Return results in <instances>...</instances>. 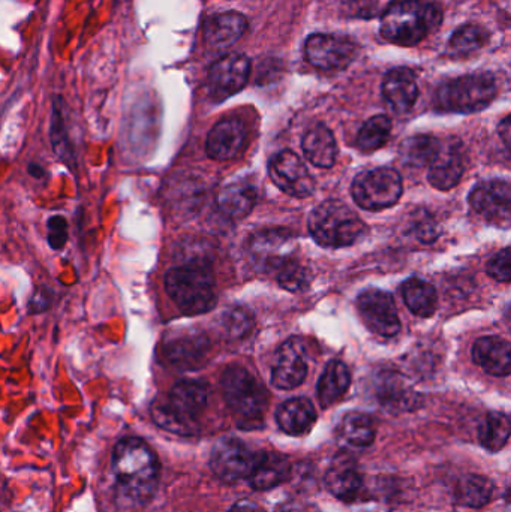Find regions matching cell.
<instances>
[{
	"label": "cell",
	"mask_w": 511,
	"mask_h": 512,
	"mask_svg": "<svg viewBox=\"0 0 511 512\" xmlns=\"http://www.w3.org/2000/svg\"><path fill=\"white\" fill-rule=\"evenodd\" d=\"M116 484L114 504L122 512L146 508L158 489L159 460L146 441L135 436L120 439L111 454Z\"/></svg>",
	"instance_id": "6da1fadb"
},
{
	"label": "cell",
	"mask_w": 511,
	"mask_h": 512,
	"mask_svg": "<svg viewBox=\"0 0 511 512\" xmlns=\"http://www.w3.org/2000/svg\"><path fill=\"white\" fill-rule=\"evenodd\" d=\"M443 20L432 0H393L381 17V35L393 44L413 47L434 32Z\"/></svg>",
	"instance_id": "7a4b0ae2"
},
{
	"label": "cell",
	"mask_w": 511,
	"mask_h": 512,
	"mask_svg": "<svg viewBox=\"0 0 511 512\" xmlns=\"http://www.w3.org/2000/svg\"><path fill=\"white\" fill-rule=\"evenodd\" d=\"M165 289L186 316L209 312L216 304L215 277L206 264L180 265L165 274Z\"/></svg>",
	"instance_id": "3957f363"
},
{
	"label": "cell",
	"mask_w": 511,
	"mask_h": 512,
	"mask_svg": "<svg viewBox=\"0 0 511 512\" xmlns=\"http://www.w3.org/2000/svg\"><path fill=\"white\" fill-rule=\"evenodd\" d=\"M309 233L324 248L356 245L368 234V227L354 210L338 200L320 204L309 216Z\"/></svg>",
	"instance_id": "277c9868"
},
{
	"label": "cell",
	"mask_w": 511,
	"mask_h": 512,
	"mask_svg": "<svg viewBox=\"0 0 511 512\" xmlns=\"http://www.w3.org/2000/svg\"><path fill=\"white\" fill-rule=\"evenodd\" d=\"M222 393L231 411L246 429L258 427L267 406V391L245 367L231 366L221 379Z\"/></svg>",
	"instance_id": "5b68a950"
},
{
	"label": "cell",
	"mask_w": 511,
	"mask_h": 512,
	"mask_svg": "<svg viewBox=\"0 0 511 512\" xmlns=\"http://www.w3.org/2000/svg\"><path fill=\"white\" fill-rule=\"evenodd\" d=\"M497 96V81L489 74L465 75L443 84L435 105L444 113L471 114L485 110Z\"/></svg>",
	"instance_id": "8992f818"
},
{
	"label": "cell",
	"mask_w": 511,
	"mask_h": 512,
	"mask_svg": "<svg viewBox=\"0 0 511 512\" xmlns=\"http://www.w3.org/2000/svg\"><path fill=\"white\" fill-rule=\"evenodd\" d=\"M401 174L392 168L363 171L354 179L351 194L357 206L365 210H383L395 206L402 197Z\"/></svg>",
	"instance_id": "52a82bcc"
},
{
	"label": "cell",
	"mask_w": 511,
	"mask_h": 512,
	"mask_svg": "<svg viewBox=\"0 0 511 512\" xmlns=\"http://www.w3.org/2000/svg\"><path fill=\"white\" fill-rule=\"evenodd\" d=\"M257 457L240 439H219L210 454V468L219 480L236 483L249 477Z\"/></svg>",
	"instance_id": "ba28073f"
},
{
	"label": "cell",
	"mask_w": 511,
	"mask_h": 512,
	"mask_svg": "<svg viewBox=\"0 0 511 512\" xmlns=\"http://www.w3.org/2000/svg\"><path fill=\"white\" fill-rule=\"evenodd\" d=\"M357 309L369 330L384 337H393L401 331V319L398 316L392 295L380 289H368L357 298Z\"/></svg>",
	"instance_id": "9c48e42d"
},
{
	"label": "cell",
	"mask_w": 511,
	"mask_h": 512,
	"mask_svg": "<svg viewBox=\"0 0 511 512\" xmlns=\"http://www.w3.org/2000/svg\"><path fill=\"white\" fill-rule=\"evenodd\" d=\"M470 206L489 224L509 228L511 219V188L507 180H489L473 189Z\"/></svg>",
	"instance_id": "30bf717a"
},
{
	"label": "cell",
	"mask_w": 511,
	"mask_h": 512,
	"mask_svg": "<svg viewBox=\"0 0 511 512\" xmlns=\"http://www.w3.org/2000/svg\"><path fill=\"white\" fill-rule=\"evenodd\" d=\"M356 45L341 36L315 33L305 44L306 60L321 71H342L353 62Z\"/></svg>",
	"instance_id": "8fae6325"
},
{
	"label": "cell",
	"mask_w": 511,
	"mask_h": 512,
	"mask_svg": "<svg viewBox=\"0 0 511 512\" xmlns=\"http://www.w3.org/2000/svg\"><path fill=\"white\" fill-rule=\"evenodd\" d=\"M272 182L285 194L296 198H306L314 192V177L296 153L290 150L273 156L269 164Z\"/></svg>",
	"instance_id": "7c38bea8"
},
{
	"label": "cell",
	"mask_w": 511,
	"mask_h": 512,
	"mask_svg": "<svg viewBox=\"0 0 511 512\" xmlns=\"http://www.w3.org/2000/svg\"><path fill=\"white\" fill-rule=\"evenodd\" d=\"M251 60L245 54L231 53L213 63L209 71L210 93L216 101L230 98L248 83Z\"/></svg>",
	"instance_id": "4fadbf2b"
},
{
	"label": "cell",
	"mask_w": 511,
	"mask_h": 512,
	"mask_svg": "<svg viewBox=\"0 0 511 512\" xmlns=\"http://www.w3.org/2000/svg\"><path fill=\"white\" fill-rule=\"evenodd\" d=\"M308 375V351L300 339H290L279 348L272 369V384L278 390H293Z\"/></svg>",
	"instance_id": "5bb4252c"
},
{
	"label": "cell",
	"mask_w": 511,
	"mask_h": 512,
	"mask_svg": "<svg viewBox=\"0 0 511 512\" xmlns=\"http://www.w3.org/2000/svg\"><path fill=\"white\" fill-rule=\"evenodd\" d=\"M209 340L201 333L176 334L164 343V354L168 363L180 370H195L203 366L209 354Z\"/></svg>",
	"instance_id": "9a60e30c"
},
{
	"label": "cell",
	"mask_w": 511,
	"mask_h": 512,
	"mask_svg": "<svg viewBox=\"0 0 511 512\" xmlns=\"http://www.w3.org/2000/svg\"><path fill=\"white\" fill-rule=\"evenodd\" d=\"M378 402L390 414H405L419 408L420 396L410 382L395 372L383 373L378 378Z\"/></svg>",
	"instance_id": "2e32d148"
},
{
	"label": "cell",
	"mask_w": 511,
	"mask_h": 512,
	"mask_svg": "<svg viewBox=\"0 0 511 512\" xmlns=\"http://www.w3.org/2000/svg\"><path fill=\"white\" fill-rule=\"evenodd\" d=\"M209 402V388L204 382L186 381L177 382L168 394L167 403L171 411L182 418L186 423L197 426V418L203 414Z\"/></svg>",
	"instance_id": "e0dca14e"
},
{
	"label": "cell",
	"mask_w": 511,
	"mask_h": 512,
	"mask_svg": "<svg viewBox=\"0 0 511 512\" xmlns=\"http://www.w3.org/2000/svg\"><path fill=\"white\" fill-rule=\"evenodd\" d=\"M246 141V128L236 117L221 120L213 126L207 137L206 152L215 161H230L242 152Z\"/></svg>",
	"instance_id": "ac0fdd59"
},
{
	"label": "cell",
	"mask_w": 511,
	"mask_h": 512,
	"mask_svg": "<svg viewBox=\"0 0 511 512\" xmlns=\"http://www.w3.org/2000/svg\"><path fill=\"white\" fill-rule=\"evenodd\" d=\"M429 168V182L434 188L440 191H449L458 185L459 180L464 176V156H462L461 144L459 141H447L446 146L441 143L435 158L432 159Z\"/></svg>",
	"instance_id": "d6986e66"
},
{
	"label": "cell",
	"mask_w": 511,
	"mask_h": 512,
	"mask_svg": "<svg viewBox=\"0 0 511 512\" xmlns=\"http://www.w3.org/2000/svg\"><path fill=\"white\" fill-rule=\"evenodd\" d=\"M327 490L335 498L342 502H354L362 490V474L356 460L348 454H341L335 457L330 468L327 469L326 478Z\"/></svg>",
	"instance_id": "ffe728a7"
},
{
	"label": "cell",
	"mask_w": 511,
	"mask_h": 512,
	"mask_svg": "<svg viewBox=\"0 0 511 512\" xmlns=\"http://www.w3.org/2000/svg\"><path fill=\"white\" fill-rule=\"evenodd\" d=\"M383 96L395 113H408L419 98V86L413 72L407 68H396L387 72L383 81Z\"/></svg>",
	"instance_id": "44dd1931"
},
{
	"label": "cell",
	"mask_w": 511,
	"mask_h": 512,
	"mask_svg": "<svg viewBox=\"0 0 511 512\" xmlns=\"http://www.w3.org/2000/svg\"><path fill=\"white\" fill-rule=\"evenodd\" d=\"M473 360L492 376L506 378L511 370V348L500 337H482L473 346Z\"/></svg>",
	"instance_id": "7402d4cb"
},
{
	"label": "cell",
	"mask_w": 511,
	"mask_h": 512,
	"mask_svg": "<svg viewBox=\"0 0 511 512\" xmlns=\"http://www.w3.org/2000/svg\"><path fill=\"white\" fill-rule=\"evenodd\" d=\"M248 29V21L239 12L213 15L204 26V38L213 48H227L236 44Z\"/></svg>",
	"instance_id": "603a6c76"
},
{
	"label": "cell",
	"mask_w": 511,
	"mask_h": 512,
	"mask_svg": "<svg viewBox=\"0 0 511 512\" xmlns=\"http://www.w3.org/2000/svg\"><path fill=\"white\" fill-rule=\"evenodd\" d=\"M276 421L282 432L290 436L306 435L317 421L314 405L305 397H297L282 403L276 411Z\"/></svg>",
	"instance_id": "cb8c5ba5"
},
{
	"label": "cell",
	"mask_w": 511,
	"mask_h": 512,
	"mask_svg": "<svg viewBox=\"0 0 511 512\" xmlns=\"http://www.w3.org/2000/svg\"><path fill=\"white\" fill-rule=\"evenodd\" d=\"M291 465L287 457L278 453H263L257 457L254 469L249 474V484L255 490L266 492L275 489L290 477Z\"/></svg>",
	"instance_id": "d4e9b609"
},
{
	"label": "cell",
	"mask_w": 511,
	"mask_h": 512,
	"mask_svg": "<svg viewBox=\"0 0 511 512\" xmlns=\"http://www.w3.org/2000/svg\"><path fill=\"white\" fill-rule=\"evenodd\" d=\"M306 159L315 167H333L338 155L335 137L327 126L317 125L306 132L302 141Z\"/></svg>",
	"instance_id": "484cf974"
},
{
	"label": "cell",
	"mask_w": 511,
	"mask_h": 512,
	"mask_svg": "<svg viewBox=\"0 0 511 512\" xmlns=\"http://www.w3.org/2000/svg\"><path fill=\"white\" fill-rule=\"evenodd\" d=\"M350 384L351 375L347 364L339 360L330 361L318 381L317 394L321 406L330 408L338 403L347 393Z\"/></svg>",
	"instance_id": "4316f807"
},
{
	"label": "cell",
	"mask_w": 511,
	"mask_h": 512,
	"mask_svg": "<svg viewBox=\"0 0 511 512\" xmlns=\"http://www.w3.org/2000/svg\"><path fill=\"white\" fill-rule=\"evenodd\" d=\"M255 203H257V192L246 182L225 186L218 197L219 210L233 221L246 218L254 209Z\"/></svg>",
	"instance_id": "83f0119b"
},
{
	"label": "cell",
	"mask_w": 511,
	"mask_h": 512,
	"mask_svg": "<svg viewBox=\"0 0 511 512\" xmlns=\"http://www.w3.org/2000/svg\"><path fill=\"white\" fill-rule=\"evenodd\" d=\"M377 435V426L368 414L348 412L338 426V438L351 448H366L372 445Z\"/></svg>",
	"instance_id": "f1b7e54d"
},
{
	"label": "cell",
	"mask_w": 511,
	"mask_h": 512,
	"mask_svg": "<svg viewBox=\"0 0 511 512\" xmlns=\"http://www.w3.org/2000/svg\"><path fill=\"white\" fill-rule=\"evenodd\" d=\"M291 242H293V237L288 234V231H263L251 240L249 249H251V254L264 264L279 267L282 262L287 261L284 258V255L287 254L285 248H288Z\"/></svg>",
	"instance_id": "f546056e"
},
{
	"label": "cell",
	"mask_w": 511,
	"mask_h": 512,
	"mask_svg": "<svg viewBox=\"0 0 511 512\" xmlns=\"http://www.w3.org/2000/svg\"><path fill=\"white\" fill-rule=\"evenodd\" d=\"M402 298L414 315L429 318L437 310L438 295L434 286L426 280L413 277L402 285Z\"/></svg>",
	"instance_id": "4dcf8cb0"
},
{
	"label": "cell",
	"mask_w": 511,
	"mask_h": 512,
	"mask_svg": "<svg viewBox=\"0 0 511 512\" xmlns=\"http://www.w3.org/2000/svg\"><path fill=\"white\" fill-rule=\"evenodd\" d=\"M510 418L504 412H491L486 415L479 427V441L486 450L498 453L506 447L510 439Z\"/></svg>",
	"instance_id": "1f68e13d"
},
{
	"label": "cell",
	"mask_w": 511,
	"mask_h": 512,
	"mask_svg": "<svg viewBox=\"0 0 511 512\" xmlns=\"http://www.w3.org/2000/svg\"><path fill=\"white\" fill-rule=\"evenodd\" d=\"M456 501L464 507L482 508L494 495V484L482 475H467L456 487Z\"/></svg>",
	"instance_id": "d6a6232c"
},
{
	"label": "cell",
	"mask_w": 511,
	"mask_h": 512,
	"mask_svg": "<svg viewBox=\"0 0 511 512\" xmlns=\"http://www.w3.org/2000/svg\"><path fill=\"white\" fill-rule=\"evenodd\" d=\"M441 141L432 135H414L402 143V162L411 167H425L440 150Z\"/></svg>",
	"instance_id": "836d02e7"
},
{
	"label": "cell",
	"mask_w": 511,
	"mask_h": 512,
	"mask_svg": "<svg viewBox=\"0 0 511 512\" xmlns=\"http://www.w3.org/2000/svg\"><path fill=\"white\" fill-rule=\"evenodd\" d=\"M390 132H392V120L387 116H374L357 134V146L363 152H375L387 143Z\"/></svg>",
	"instance_id": "e575fe53"
},
{
	"label": "cell",
	"mask_w": 511,
	"mask_h": 512,
	"mask_svg": "<svg viewBox=\"0 0 511 512\" xmlns=\"http://www.w3.org/2000/svg\"><path fill=\"white\" fill-rule=\"evenodd\" d=\"M488 39L489 33L485 27L467 24V26L459 27L453 33L449 42V50L455 56H468V54L480 50L488 42Z\"/></svg>",
	"instance_id": "d590c367"
},
{
	"label": "cell",
	"mask_w": 511,
	"mask_h": 512,
	"mask_svg": "<svg viewBox=\"0 0 511 512\" xmlns=\"http://www.w3.org/2000/svg\"><path fill=\"white\" fill-rule=\"evenodd\" d=\"M50 138L56 155L59 156L69 168L74 167L75 156L74 152H72L68 131H66L65 116H63L62 102L60 101L54 102L53 105Z\"/></svg>",
	"instance_id": "8d00e7d4"
},
{
	"label": "cell",
	"mask_w": 511,
	"mask_h": 512,
	"mask_svg": "<svg viewBox=\"0 0 511 512\" xmlns=\"http://www.w3.org/2000/svg\"><path fill=\"white\" fill-rule=\"evenodd\" d=\"M152 417L153 421L158 424L162 429L168 430V432L177 433V435L189 436L197 433V426L194 424L186 423L182 418L177 417L170 406H168L167 400H155L152 405Z\"/></svg>",
	"instance_id": "74e56055"
},
{
	"label": "cell",
	"mask_w": 511,
	"mask_h": 512,
	"mask_svg": "<svg viewBox=\"0 0 511 512\" xmlns=\"http://www.w3.org/2000/svg\"><path fill=\"white\" fill-rule=\"evenodd\" d=\"M279 285L288 291L297 292L308 285V273L296 261H285L278 268Z\"/></svg>",
	"instance_id": "f35d334b"
},
{
	"label": "cell",
	"mask_w": 511,
	"mask_h": 512,
	"mask_svg": "<svg viewBox=\"0 0 511 512\" xmlns=\"http://www.w3.org/2000/svg\"><path fill=\"white\" fill-rule=\"evenodd\" d=\"M48 245L54 251H60L65 248L66 242H68V222L63 216H53L48 219Z\"/></svg>",
	"instance_id": "ab89813d"
},
{
	"label": "cell",
	"mask_w": 511,
	"mask_h": 512,
	"mask_svg": "<svg viewBox=\"0 0 511 512\" xmlns=\"http://www.w3.org/2000/svg\"><path fill=\"white\" fill-rule=\"evenodd\" d=\"M510 249L506 248L500 254L494 256L489 261L488 273L489 276L494 277L498 282H510L511 279V265H510Z\"/></svg>",
	"instance_id": "60d3db41"
},
{
	"label": "cell",
	"mask_w": 511,
	"mask_h": 512,
	"mask_svg": "<svg viewBox=\"0 0 511 512\" xmlns=\"http://www.w3.org/2000/svg\"><path fill=\"white\" fill-rule=\"evenodd\" d=\"M230 324H228V330H230L231 336H242L251 327V316L245 310L236 309L231 313L228 318Z\"/></svg>",
	"instance_id": "b9f144b4"
},
{
	"label": "cell",
	"mask_w": 511,
	"mask_h": 512,
	"mask_svg": "<svg viewBox=\"0 0 511 512\" xmlns=\"http://www.w3.org/2000/svg\"><path fill=\"white\" fill-rule=\"evenodd\" d=\"M48 306H50V298H48L47 292L36 291L32 301H30V313L44 312Z\"/></svg>",
	"instance_id": "7bdbcfd3"
},
{
	"label": "cell",
	"mask_w": 511,
	"mask_h": 512,
	"mask_svg": "<svg viewBox=\"0 0 511 512\" xmlns=\"http://www.w3.org/2000/svg\"><path fill=\"white\" fill-rule=\"evenodd\" d=\"M230 512H266L252 501H240L233 505Z\"/></svg>",
	"instance_id": "ee69618b"
},
{
	"label": "cell",
	"mask_w": 511,
	"mask_h": 512,
	"mask_svg": "<svg viewBox=\"0 0 511 512\" xmlns=\"http://www.w3.org/2000/svg\"><path fill=\"white\" fill-rule=\"evenodd\" d=\"M510 117L507 116L503 122L500 123V137L503 138L504 144H506L507 149L510 147Z\"/></svg>",
	"instance_id": "f6af8a7d"
},
{
	"label": "cell",
	"mask_w": 511,
	"mask_h": 512,
	"mask_svg": "<svg viewBox=\"0 0 511 512\" xmlns=\"http://www.w3.org/2000/svg\"><path fill=\"white\" fill-rule=\"evenodd\" d=\"M29 173L32 174L33 177H42L45 174V171L42 170L41 167H38V165H30L29 167Z\"/></svg>",
	"instance_id": "bcb514c9"
}]
</instances>
